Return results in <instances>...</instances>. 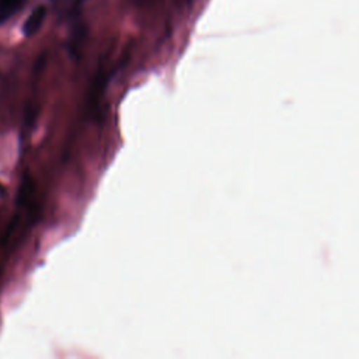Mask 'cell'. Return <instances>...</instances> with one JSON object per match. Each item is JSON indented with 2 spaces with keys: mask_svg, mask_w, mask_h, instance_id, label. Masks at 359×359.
<instances>
[{
  "mask_svg": "<svg viewBox=\"0 0 359 359\" xmlns=\"http://www.w3.org/2000/svg\"><path fill=\"white\" fill-rule=\"evenodd\" d=\"M45 17H46V7L45 6H36L29 13L27 20L24 21V24H22V34L25 36L35 35L41 29L43 21H45Z\"/></svg>",
  "mask_w": 359,
  "mask_h": 359,
  "instance_id": "obj_1",
  "label": "cell"
},
{
  "mask_svg": "<svg viewBox=\"0 0 359 359\" xmlns=\"http://www.w3.org/2000/svg\"><path fill=\"white\" fill-rule=\"evenodd\" d=\"M25 0H0V24L7 21L14 13H17Z\"/></svg>",
  "mask_w": 359,
  "mask_h": 359,
  "instance_id": "obj_2",
  "label": "cell"
}]
</instances>
